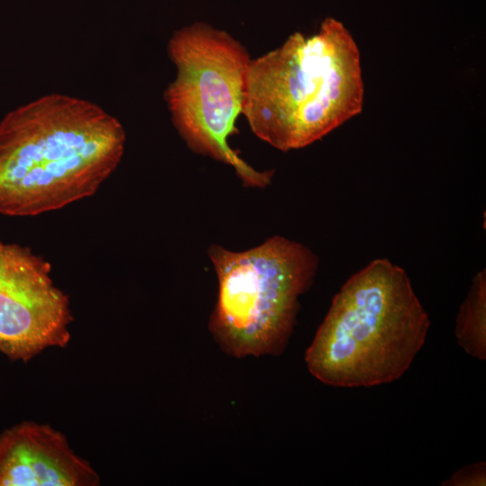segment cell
<instances>
[{
  "label": "cell",
  "mask_w": 486,
  "mask_h": 486,
  "mask_svg": "<svg viewBox=\"0 0 486 486\" xmlns=\"http://www.w3.org/2000/svg\"><path fill=\"white\" fill-rule=\"evenodd\" d=\"M125 131L99 106L52 94L0 122V213L35 216L93 195L120 163Z\"/></svg>",
  "instance_id": "obj_1"
},
{
  "label": "cell",
  "mask_w": 486,
  "mask_h": 486,
  "mask_svg": "<svg viewBox=\"0 0 486 486\" xmlns=\"http://www.w3.org/2000/svg\"><path fill=\"white\" fill-rule=\"evenodd\" d=\"M360 52L338 20L292 34L251 59L242 114L256 136L274 148H304L361 112Z\"/></svg>",
  "instance_id": "obj_2"
},
{
  "label": "cell",
  "mask_w": 486,
  "mask_h": 486,
  "mask_svg": "<svg viewBox=\"0 0 486 486\" xmlns=\"http://www.w3.org/2000/svg\"><path fill=\"white\" fill-rule=\"evenodd\" d=\"M430 320L403 268L378 258L332 300L305 353L321 382L371 387L400 379L422 348Z\"/></svg>",
  "instance_id": "obj_3"
},
{
  "label": "cell",
  "mask_w": 486,
  "mask_h": 486,
  "mask_svg": "<svg viewBox=\"0 0 486 486\" xmlns=\"http://www.w3.org/2000/svg\"><path fill=\"white\" fill-rule=\"evenodd\" d=\"M218 278V297L209 329L234 357L279 355L286 347L299 310V297L311 285L317 256L281 236L248 250L209 248Z\"/></svg>",
  "instance_id": "obj_4"
},
{
  "label": "cell",
  "mask_w": 486,
  "mask_h": 486,
  "mask_svg": "<svg viewBox=\"0 0 486 486\" xmlns=\"http://www.w3.org/2000/svg\"><path fill=\"white\" fill-rule=\"evenodd\" d=\"M176 75L165 92L172 121L188 147L230 166L243 184L266 186L273 171H258L229 145L238 132L251 58L230 33L194 22L176 31L168 42Z\"/></svg>",
  "instance_id": "obj_5"
},
{
  "label": "cell",
  "mask_w": 486,
  "mask_h": 486,
  "mask_svg": "<svg viewBox=\"0 0 486 486\" xmlns=\"http://www.w3.org/2000/svg\"><path fill=\"white\" fill-rule=\"evenodd\" d=\"M73 320L69 300L54 285L50 266L29 248L4 246L0 257V352L27 362L66 346Z\"/></svg>",
  "instance_id": "obj_6"
},
{
  "label": "cell",
  "mask_w": 486,
  "mask_h": 486,
  "mask_svg": "<svg viewBox=\"0 0 486 486\" xmlns=\"http://www.w3.org/2000/svg\"><path fill=\"white\" fill-rule=\"evenodd\" d=\"M91 464L48 424L24 421L0 434V486H96Z\"/></svg>",
  "instance_id": "obj_7"
},
{
  "label": "cell",
  "mask_w": 486,
  "mask_h": 486,
  "mask_svg": "<svg viewBox=\"0 0 486 486\" xmlns=\"http://www.w3.org/2000/svg\"><path fill=\"white\" fill-rule=\"evenodd\" d=\"M455 337L460 346L479 360L486 359V273H477L456 318Z\"/></svg>",
  "instance_id": "obj_8"
},
{
  "label": "cell",
  "mask_w": 486,
  "mask_h": 486,
  "mask_svg": "<svg viewBox=\"0 0 486 486\" xmlns=\"http://www.w3.org/2000/svg\"><path fill=\"white\" fill-rule=\"evenodd\" d=\"M485 463L479 462L458 470L446 482V485H485Z\"/></svg>",
  "instance_id": "obj_9"
},
{
  "label": "cell",
  "mask_w": 486,
  "mask_h": 486,
  "mask_svg": "<svg viewBox=\"0 0 486 486\" xmlns=\"http://www.w3.org/2000/svg\"><path fill=\"white\" fill-rule=\"evenodd\" d=\"M4 246V244L0 241V257H1V254H2V251H3Z\"/></svg>",
  "instance_id": "obj_10"
}]
</instances>
